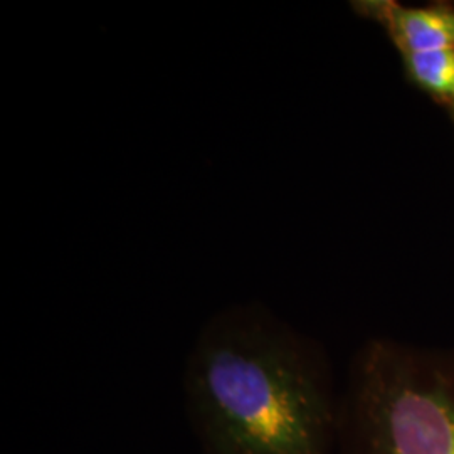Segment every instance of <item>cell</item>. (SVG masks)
<instances>
[{
    "label": "cell",
    "instance_id": "1",
    "mask_svg": "<svg viewBox=\"0 0 454 454\" xmlns=\"http://www.w3.org/2000/svg\"><path fill=\"white\" fill-rule=\"evenodd\" d=\"M184 397L200 454H337L340 395L324 357L260 303L200 330Z\"/></svg>",
    "mask_w": 454,
    "mask_h": 454
},
{
    "label": "cell",
    "instance_id": "2",
    "mask_svg": "<svg viewBox=\"0 0 454 454\" xmlns=\"http://www.w3.org/2000/svg\"><path fill=\"white\" fill-rule=\"evenodd\" d=\"M337 454H454V352L367 343L340 395Z\"/></svg>",
    "mask_w": 454,
    "mask_h": 454
},
{
    "label": "cell",
    "instance_id": "3",
    "mask_svg": "<svg viewBox=\"0 0 454 454\" xmlns=\"http://www.w3.org/2000/svg\"><path fill=\"white\" fill-rule=\"evenodd\" d=\"M358 12L380 22L403 56L454 49V9L404 7L397 2H358Z\"/></svg>",
    "mask_w": 454,
    "mask_h": 454
},
{
    "label": "cell",
    "instance_id": "4",
    "mask_svg": "<svg viewBox=\"0 0 454 454\" xmlns=\"http://www.w3.org/2000/svg\"><path fill=\"white\" fill-rule=\"evenodd\" d=\"M403 58L412 82L434 97L454 103V49L406 54Z\"/></svg>",
    "mask_w": 454,
    "mask_h": 454
}]
</instances>
